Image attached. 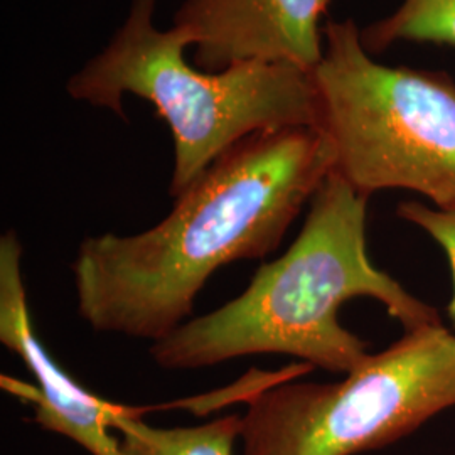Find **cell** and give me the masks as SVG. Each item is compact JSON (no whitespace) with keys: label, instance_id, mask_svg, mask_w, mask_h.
Instances as JSON below:
<instances>
[{"label":"cell","instance_id":"1","mask_svg":"<svg viewBox=\"0 0 455 455\" xmlns=\"http://www.w3.org/2000/svg\"><path fill=\"white\" fill-rule=\"evenodd\" d=\"M334 161L319 127L259 132L229 147L159 225L80 244L71 270L83 321L97 332L163 339L188 321L218 268L275 251Z\"/></svg>","mask_w":455,"mask_h":455},{"label":"cell","instance_id":"2","mask_svg":"<svg viewBox=\"0 0 455 455\" xmlns=\"http://www.w3.org/2000/svg\"><path fill=\"white\" fill-rule=\"evenodd\" d=\"M368 199L332 171L291 248L263 263L246 291L223 307L152 342L156 364L199 370L243 356L287 355L312 368L349 373L370 353L338 312L358 297L379 302L405 331L440 324L437 310L374 267L366 246Z\"/></svg>","mask_w":455,"mask_h":455},{"label":"cell","instance_id":"3","mask_svg":"<svg viewBox=\"0 0 455 455\" xmlns=\"http://www.w3.org/2000/svg\"><path fill=\"white\" fill-rule=\"evenodd\" d=\"M157 0H132L114 41L75 75L76 100L124 116L122 97L148 100L172 132L178 197L229 147L259 132L317 127L319 98L310 71L287 63H242L212 73L184 60L191 41L178 28L159 31Z\"/></svg>","mask_w":455,"mask_h":455},{"label":"cell","instance_id":"4","mask_svg":"<svg viewBox=\"0 0 455 455\" xmlns=\"http://www.w3.org/2000/svg\"><path fill=\"white\" fill-rule=\"evenodd\" d=\"M334 172L356 191L403 189L455 210V80L374 61L353 19L327 20L312 71Z\"/></svg>","mask_w":455,"mask_h":455},{"label":"cell","instance_id":"5","mask_svg":"<svg viewBox=\"0 0 455 455\" xmlns=\"http://www.w3.org/2000/svg\"><path fill=\"white\" fill-rule=\"evenodd\" d=\"M455 408V336L405 331L342 381H280L248 398L240 455H358L405 439Z\"/></svg>","mask_w":455,"mask_h":455},{"label":"cell","instance_id":"6","mask_svg":"<svg viewBox=\"0 0 455 455\" xmlns=\"http://www.w3.org/2000/svg\"><path fill=\"white\" fill-rule=\"evenodd\" d=\"M0 342L36 379L31 385L0 376L2 390L33 407L36 425L76 442L92 455H131L112 435L110 420L118 405L84 390L37 336L22 278V244L14 231L0 238Z\"/></svg>","mask_w":455,"mask_h":455},{"label":"cell","instance_id":"7","mask_svg":"<svg viewBox=\"0 0 455 455\" xmlns=\"http://www.w3.org/2000/svg\"><path fill=\"white\" fill-rule=\"evenodd\" d=\"M332 0H186L174 28L196 46V65L218 73L242 63H287L314 71L324 56Z\"/></svg>","mask_w":455,"mask_h":455},{"label":"cell","instance_id":"8","mask_svg":"<svg viewBox=\"0 0 455 455\" xmlns=\"http://www.w3.org/2000/svg\"><path fill=\"white\" fill-rule=\"evenodd\" d=\"M140 408L118 405L112 430L120 434L131 455H235L242 417L227 415L193 427H152L140 419Z\"/></svg>","mask_w":455,"mask_h":455},{"label":"cell","instance_id":"9","mask_svg":"<svg viewBox=\"0 0 455 455\" xmlns=\"http://www.w3.org/2000/svg\"><path fill=\"white\" fill-rule=\"evenodd\" d=\"M361 43L371 56L398 43L455 46V0H402L390 16L361 29Z\"/></svg>","mask_w":455,"mask_h":455},{"label":"cell","instance_id":"10","mask_svg":"<svg viewBox=\"0 0 455 455\" xmlns=\"http://www.w3.org/2000/svg\"><path fill=\"white\" fill-rule=\"evenodd\" d=\"M398 218L425 231L445 251L452 270L454 293L447 312L455 325V210H439L420 201H407L396 208Z\"/></svg>","mask_w":455,"mask_h":455}]
</instances>
